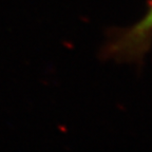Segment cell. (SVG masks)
Wrapping results in <instances>:
<instances>
[{
  "label": "cell",
  "mask_w": 152,
  "mask_h": 152,
  "mask_svg": "<svg viewBox=\"0 0 152 152\" xmlns=\"http://www.w3.org/2000/svg\"><path fill=\"white\" fill-rule=\"evenodd\" d=\"M151 33H152V9L146 15L145 18L142 19L135 28H133L132 31L129 33L128 37L132 38V41H135V42L138 40L144 41L145 38L150 36Z\"/></svg>",
  "instance_id": "obj_1"
}]
</instances>
